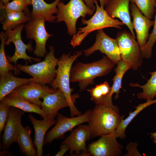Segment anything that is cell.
Listing matches in <instances>:
<instances>
[{"instance_id":"cell-1","label":"cell","mask_w":156,"mask_h":156,"mask_svg":"<svg viewBox=\"0 0 156 156\" xmlns=\"http://www.w3.org/2000/svg\"><path fill=\"white\" fill-rule=\"evenodd\" d=\"M82 54L81 51H79L72 55L70 53L62 55L58 62L56 77L50 84L53 88L59 89L65 95L68 103L71 117L82 114L75 105V100L79 97V95L78 94H72L73 89L70 88V71L72 65Z\"/></svg>"},{"instance_id":"cell-2","label":"cell","mask_w":156,"mask_h":156,"mask_svg":"<svg viewBox=\"0 0 156 156\" xmlns=\"http://www.w3.org/2000/svg\"><path fill=\"white\" fill-rule=\"evenodd\" d=\"M114 65L106 55L99 60L88 63L78 62L71 68L70 82H78L80 91H83L89 85L94 84L96 77L109 74Z\"/></svg>"},{"instance_id":"cell-3","label":"cell","mask_w":156,"mask_h":156,"mask_svg":"<svg viewBox=\"0 0 156 156\" xmlns=\"http://www.w3.org/2000/svg\"><path fill=\"white\" fill-rule=\"evenodd\" d=\"M124 118L112 108L96 104L88 122L91 138L114 134Z\"/></svg>"},{"instance_id":"cell-4","label":"cell","mask_w":156,"mask_h":156,"mask_svg":"<svg viewBox=\"0 0 156 156\" xmlns=\"http://www.w3.org/2000/svg\"><path fill=\"white\" fill-rule=\"evenodd\" d=\"M95 4L96 6L95 13L88 20L82 18V23L86 25L79 28L77 33L73 36L70 43L74 47L79 45L86 37L93 31L109 27L121 29V27L124 25L122 22L111 17L104 8L99 6L97 0Z\"/></svg>"},{"instance_id":"cell-5","label":"cell","mask_w":156,"mask_h":156,"mask_svg":"<svg viewBox=\"0 0 156 156\" xmlns=\"http://www.w3.org/2000/svg\"><path fill=\"white\" fill-rule=\"evenodd\" d=\"M49 51L45 55L44 60L29 66L17 64L16 67L20 71L27 73L32 77L33 82L43 85L51 84L56 76V67L59 59L54 55V48L49 47Z\"/></svg>"},{"instance_id":"cell-6","label":"cell","mask_w":156,"mask_h":156,"mask_svg":"<svg viewBox=\"0 0 156 156\" xmlns=\"http://www.w3.org/2000/svg\"><path fill=\"white\" fill-rule=\"evenodd\" d=\"M131 33L125 30L119 31L116 36L121 59L137 70L142 65L143 57L137 41Z\"/></svg>"},{"instance_id":"cell-7","label":"cell","mask_w":156,"mask_h":156,"mask_svg":"<svg viewBox=\"0 0 156 156\" xmlns=\"http://www.w3.org/2000/svg\"><path fill=\"white\" fill-rule=\"evenodd\" d=\"M92 110L89 109L83 114L76 117L68 118L58 113L55 126L46 135L44 144H51L56 139L61 138L66 132L90 120Z\"/></svg>"},{"instance_id":"cell-8","label":"cell","mask_w":156,"mask_h":156,"mask_svg":"<svg viewBox=\"0 0 156 156\" xmlns=\"http://www.w3.org/2000/svg\"><path fill=\"white\" fill-rule=\"evenodd\" d=\"M45 20L42 18H32L25 24L27 38L34 40L36 46L33 54L38 57H43L47 54L46 48V42L52 35L47 31Z\"/></svg>"},{"instance_id":"cell-9","label":"cell","mask_w":156,"mask_h":156,"mask_svg":"<svg viewBox=\"0 0 156 156\" xmlns=\"http://www.w3.org/2000/svg\"><path fill=\"white\" fill-rule=\"evenodd\" d=\"M25 24H21L14 29L5 31L7 39L5 42V45H9L10 43H13L15 46V51L13 55L10 57L7 55V58L10 62L14 63L16 67L17 61L19 59H23L27 64V60L31 63L32 60L36 62H40L41 59L34 58L27 55L26 51H32L33 48L32 47V41H30L27 44H25L21 38V33L24 27Z\"/></svg>"},{"instance_id":"cell-10","label":"cell","mask_w":156,"mask_h":156,"mask_svg":"<svg viewBox=\"0 0 156 156\" xmlns=\"http://www.w3.org/2000/svg\"><path fill=\"white\" fill-rule=\"evenodd\" d=\"M98 50L105 54L115 64L121 59L116 39L109 36L103 29L98 30L95 43L91 47L84 50L83 52L85 56H89Z\"/></svg>"},{"instance_id":"cell-11","label":"cell","mask_w":156,"mask_h":156,"mask_svg":"<svg viewBox=\"0 0 156 156\" xmlns=\"http://www.w3.org/2000/svg\"><path fill=\"white\" fill-rule=\"evenodd\" d=\"M97 140L90 144L87 148L90 156H120L123 146L114 134L103 135Z\"/></svg>"},{"instance_id":"cell-12","label":"cell","mask_w":156,"mask_h":156,"mask_svg":"<svg viewBox=\"0 0 156 156\" xmlns=\"http://www.w3.org/2000/svg\"><path fill=\"white\" fill-rule=\"evenodd\" d=\"M24 112L18 108L10 106L8 117L2 135V148L7 150L11 145L16 142L22 126L21 118Z\"/></svg>"},{"instance_id":"cell-13","label":"cell","mask_w":156,"mask_h":156,"mask_svg":"<svg viewBox=\"0 0 156 156\" xmlns=\"http://www.w3.org/2000/svg\"><path fill=\"white\" fill-rule=\"evenodd\" d=\"M91 134L88 125L81 124L73 130L62 144H68L70 146L69 153L73 152L77 156H90L86 147V142L90 140Z\"/></svg>"},{"instance_id":"cell-14","label":"cell","mask_w":156,"mask_h":156,"mask_svg":"<svg viewBox=\"0 0 156 156\" xmlns=\"http://www.w3.org/2000/svg\"><path fill=\"white\" fill-rule=\"evenodd\" d=\"M57 89L32 81L17 87L10 93L41 107L42 101L40 99L47 94L55 91Z\"/></svg>"},{"instance_id":"cell-15","label":"cell","mask_w":156,"mask_h":156,"mask_svg":"<svg viewBox=\"0 0 156 156\" xmlns=\"http://www.w3.org/2000/svg\"><path fill=\"white\" fill-rule=\"evenodd\" d=\"M129 8L133 18V27L136 33L137 41L141 50L147 41L149 30L153 25L154 21L144 15L134 3H131Z\"/></svg>"},{"instance_id":"cell-16","label":"cell","mask_w":156,"mask_h":156,"mask_svg":"<svg viewBox=\"0 0 156 156\" xmlns=\"http://www.w3.org/2000/svg\"><path fill=\"white\" fill-rule=\"evenodd\" d=\"M130 1L107 0L105 10L111 17L119 19L128 27L132 36L135 38L129 12Z\"/></svg>"},{"instance_id":"cell-17","label":"cell","mask_w":156,"mask_h":156,"mask_svg":"<svg viewBox=\"0 0 156 156\" xmlns=\"http://www.w3.org/2000/svg\"><path fill=\"white\" fill-rule=\"evenodd\" d=\"M42 99L43 101L41 108L46 114L47 117L52 120H54L59 110L69 107L65 95L58 88L53 92L47 94Z\"/></svg>"},{"instance_id":"cell-18","label":"cell","mask_w":156,"mask_h":156,"mask_svg":"<svg viewBox=\"0 0 156 156\" xmlns=\"http://www.w3.org/2000/svg\"><path fill=\"white\" fill-rule=\"evenodd\" d=\"M57 6L58 11L56 16L57 22H64L66 25L68 33L70 36H73L76 34L77 21L80 16L82 17L81 12L69 2L65 4L62 1L60 2Z\"/></svg>"},{"instance_id":"cell-19","label":"cell","mask_w":156,"mask_h":156,"mask_svg":"<svg viewBox=\"0 0 156 156\" xmlns=\"http://www.w3.org/2000/svg\"><path fill=\"white\" fill-rule=\"evenodd\" d=\"M0 4V21L5 31L13 29L20 24L28 22L31 19L30 13L27 7L22 12H6L1 1Z\"/></svg>"},{"instance_id":"cell-20","label":"cell","mask_w":156,"mask_h":156,"mask_svg":"<svg viewBox=\"0 0 156 156\" xmlns=\"http://www.w3.org/2000/svg\"><path fill=\"white\" fill-rule=\"evenodd\" d=\"M62 0H55L51 3H46L44 0H32V10L30 16L32 18H42L49 23H54L56 19L54 14L58 13L57 5Z\"/></svg>"},{"instance_id":"cell-21","label":"cell","mask_w":156,"mask_h":156,"mask_svg":"<svg viewBox=\"0 0 156 156\" xmlns=\"http://www.w3.org/2000/svg\"><path fill=\"white\" fill-rule=\"evenodd\" d=\"M28 116L34 130V143L36 148L37 156H42L44 153L43 147L46 133L51 127L55 124L56 120L47 117L38 120L31 114Z\"/></svg>"},{"instance_id":"cell-22","label":"cell","mask_w":156,"mask_h":156,"mask_svg":"<svg viewBox=\"0 0 156 156\" xmlns=\"http://www.w3.org/2000/svg\"><path fill=\"white\" fill-rule=\"evenodd\" d=\"M87 90L91 96L90 100L96 104L110 107L119 112L117 106L114 105L110 94L111 87L106 81L96 85L94 87Z\"/></svg>"},{"instance_id":"cell-23","label":"cell","mask_w":156,"mask_h":156,"mask_svg":"<svg viewBox=\"0 0 156 156\" xmlns=\"http://www.w3.org/2000/svg\"><path fill=\"white\" fill-rule=\"evenodd\" d=\"M0 102L18 108L24 112L37 114L43 118H47L46 114L42 110L41 107L11 93L4 97Z\"/></svg>"},{"instance_id":"cell-24","label":"cell","mask_w":156,"mask_h":156,"mask_svg":"<svg viewBox=\"0 0 156 156\" xmlns=\"http://www.w3.org/2000/svg\"><path fill=\"white\" fill-rule=\"evenodd\" d=\"M11 71L4 77L0 78V101L17 87L33 81V78H23L16 77Z\"/></svg>"},{"instance_id":"cell-25","label":"cell","mask_w":156,"mask_h":156,"mask_svg":"<svg viewBox=\"0 0 156 156\" xmlns=\"http://www.w3.org/2000/svg\"><path fill=\"white\" fill-rule=\"evenodd\" d=\"M31 131L29 127L22 126L16 142L18 145L20 151L26 156H37V150L30 137Z\"/></svg>"},{"instance_id":"cell-26","label":"cell","mask_w":156,"mask_h":156,"mask_svg":"<svg viewBox=\"0 0 156 156\" xmlns=\"http://www.w3.org/2000/svg\"><path fill=\"white\" fill-rule=\"evenodd\" d=\"M156 103V99L148 100L144 103L139 104L135 107V109L129 113V116L125 119H123L120 122L114 134L117 138H120L124 139L126 137L125 130L128 125L133 119L143 110L147 107Z\"/></svg>"},{"instance_id":"cell-27","label":"cell","mask_w":156,"mask_h":156,"mask_svg":"<svg viewBox=\"0 0 156 156\" xmlns=\"http://www.w3.org/2000/svg\"><path fill=\"white\" fill-rule=\"evenodd\" d=\"M1 44L0 48V77L5 76L10 71L14 72V74L18 75L20 71L16 67L10 64L6 57L5 51V42L7 39L5 32L2 31L0 33Z\"/></svg>"},{"instance_id":"cell-28","label":"cell","mask_w":156,"mask_h":156,"mask_svg":"<svg viewBox=\"0 0 156 156\" xmlns=\"http://www.w3.org/2000/svg\"><path fill=\"white\" fill-rule=\"evenodd\" d=\"M149 74L151 77L145 84L140 86L138 83H133L129 84L132 87H139L142 89V91L137 94L139 99L153 100L156 96V70Z\"/></svg>"},{"instance_id":"cell-29","label":"cell","mask_w":156,"mask_h":156,"mask_svg":"<svg viewBox=\"0 0 156 156\" xmlns=\"http://www.w3.org/2000/svg\"><path fill=\"white\" fill-rule=\"evenodd\" d=\"M117 67L114 69L115 75L112 79L113 83L111 87L110 94L112 96L116 93L115 98L117 99L119 96L120 89L123 77L125 73L131 68L129 64L120 59L117 64Z\"/></svg>"},{"instance_id":"cell-30","label":"cell","mask_w":156,"mask_h":156,"mask_svg":"<svg viewBox=\"0 0 156 156\" xmlns=\"http://www.w3.org/2000/svg\"><path fill=\"white\" fill-rule=\"evenodd\" d=\"M134 3L141 13L147 18L151 19L155 12L156 0H130Z\"/></svg>"},{"instance_id":"cell-31","label":"cell","mask_w":156,"mask_h":156,"mask_svg":"<svg viewBox=\"0 0 156 156\" xmlns=\"http://www.w3.org/2000/svg\"><path fill=\"white\" fill-rule=\"evenodd\" d=\"M155 16L153 30L149 35L148 40L141 52L143 58L150 59L152 57V49L156 41V2L155 4Z\"/></svg>"},{"instance_id":"cell-32","label":"cell","mask_w":156,"mask_h":156,"mask_svg":"<svg viewBox=\"0 0 156 156\" xmlns=\"http://www.w3.org/2000/svg\"><path fill=\"white\" fill-rule=\"evenodd\" d=\"M32 5V0H13L3 7L6 12H22L28 5Z\"/></svg>"},{"instance_id":"cell-33","label":"cell","mask_w":156,"mask_h":156,"mask_svg":"<svg viewBox=\"0 0 156 156\" xmlns=\"http://www.w3.org/2000/svg\"><path fill=\"white\" fill-rule=\"evenodd\" d=\"M68 2L76 7L80 11L83 18H85L87 15L91 16L94 14V10L89 8L82 0H70Z\"/></svg>"},{"instance_id":"cell-34","label":"cell","mask_w":156,"mask_h":156,"mask_svg":"<svg viewBox=\"0 0 156 156\" xmlns=\"http://www.w3.org/2000/svg\"><path fill=\"white\" fill-rule=\"evenodd\" d=\"M10 106L0 102V135L4 129L9 113Z\"/></svg>"},{"instance_id":"cell-35","label":"cell","mask_w":156,"mask_h":156,"mask_svg":"<svg viewBox=\"0 0 156 156\" xmlns=\"http://www.w3.org/2000/svg\"><path fill=\"white\" fill-rule=\"evenodd\" d=\"M138 144L135 142H130L126 146V149L128 153L124 155L125 156H142L138 151L137 147Z\"/></svg>"},{"instance_id":"cell-36","label":"cell","mask_w":156,"mask_h":156,"mask_svg":"<svg viewBox=\"0 0 156 156\" xmlns=\"http://www.w3.org/2000/svg\"><path fill=\"white\" fill-rule=\"evenodd\" d=\"M60 150L55 155V156H62L70 149L69 145L66 143L62 144L60 147Z\"/></svg>"},{"instance_id":"cell-37","label":"cell","mask_w":156,"mask_h":156,"mask_svg":"<svg viewBox=\"0 0 156 156\" xmlns=\"http://www.w3.org/2000/svg\"><path fill=\"white\" fill-rule=\"evenodd\" d=\"M96 0H83L85 2L87 6L90 9L95 10V7L94 4L95 3V2Z\"/></svg>"},{"instance_id":"cell-38","label":"cell","mask_w":156,"mask_h":156,"mask_svg":"<svg viewBox=\"0 0 156 156\" xmlns=\"http://www.w3.org/2000/svg\"><path fill=\"white\" fill-rule=\"evenodd\" d=\"M101 5L100 6L104 8L107 3V0H99Z\"/></svg>"},{"instance_id":"cell-39","label":"cell","mask_w":156,"mask_h":156,"mask_svg":"<svg viewBox=\"0 0 156 156\" xmlns=\"http://www.w3.org/2000/svg\"><path fill=\"white\" fill-rule=\"evenodd\" d=\"M151 138H153L154 140L156 139V132L152 133L150 134Z\"/></svg>"},{"instance_id":"cell-40","label":"cell","mask_w":156,"mask_h":156,"mask_svg":"<svg viewBox=\"0 0 156 156\" xmlns=\"http://www.w3.org/2000/svg\"><path fill=\"white\" fill-rule=\"evenodd\" d=\"M10 0H1L4 5H5L7 3L9 2Z\"/></svg>"},{"instance_id":"cell-41","label":"cell","mask_w":156,"mask_h":156,"mask_svg":"<svg viewBox=\"0 0 156 156\" xmlns=\"http://www.w3.org/2000/svg\"><path fill=\"white\" fill-rule=\"evenodd\" d=\"M154 142L155 144H156V139L154 140Z\"/></svg>"}]
</instances>
